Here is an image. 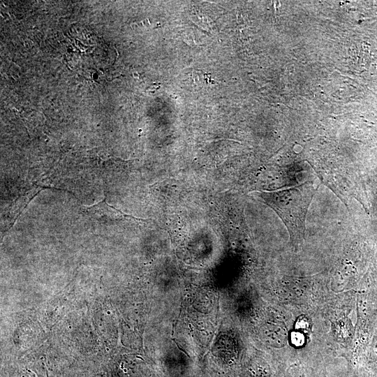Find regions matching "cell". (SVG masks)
<instances>
[{
    "instance_id": "4",
    "label": "cell",
    "mask_w": 377,
    "mask_h": 377,
    "mask_svg": "<svg viewBox=\"0 0 377 377\" xmlns=\"http://www.w3.org/2000/svg\"><path fill=\"white\" fill-rule=\"evenodd\" d=\"M297 326L298 327V328H305L307 326V324L304 320L302 319L300 322L297 323Z\"/></svg>"
},
{
    "instance_id": "2",
    "label": "cell",
    "mask_w": 377,
    "mask_h": 377,
    "mask_svg": "<svg viewBox=\"0 0 377 377\" xmlns=\"http://www.w3.org/2000/svg\"><path fill=\"white\" fill-rule=\"evenodd\" d=\"M369 357L372 363L377 364V334H375L371 341Z\"/></svg>"
},
{
    "instance_id": "5",
    "label": "cell",
    "mask_w": 377,
    "mask_h": 377,
    "mask_svg": "<svg viewBox=\"0 0 377 377\" xmlns=\"http://www.w3.org/2000/svg\"><path fill=\"white\" fill-rule=\"evenodd\" d=\"M289 377H301V376H299L298 374H290Z\"/></svg>"
},
{
    "instance_id": "1",
    "label": "cell",
    "mask_w": 377,
    "mask_h": 377,
    "mask_svg": "<svg viewBox=\"0 0 377 377\" xmlns=\"http://www.w3.org/2000/svg\"><path fill=\"white\" fill-rule=\"evenodd\" d=\"M316 190L312 182H305L266 193L265 198L281 218L294 241L304 237L306 213Z\"/></svg>"
},
{
    "instance_id": "3",
    "label": "cell",
    "mask_w": 377,
    "mask_h": 377,
    "mask_svg": "<svg viewBox=\"0 0 377 377\" xmlns=\"http://www.w3.org/2000/svg\"><path fill=\"white\" fill-rule=\"evenodd\" d=\"M291 342L296 346H302L304 342V335L299 332H294L291 334Z\"/></svg>"
}]
</instances>
